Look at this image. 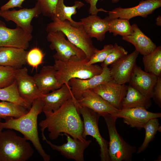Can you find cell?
<instances>
[{"mask_svg": "<svg viewBox=\"0 0 161 161\" xmlns=\"http://www.w3.org/2000/svg\"><path fill=\"white\" fill-rule=\"evenodd\" d=\"M44 54L37 47H34L28 51L27 55V63L33 68L36 69L43 62Z\"/></svg>", "mask_w": 161, "mask_h": 161, "instance_id": "cell-34", "label": "cell"}, {"mask_svg": "<svg viewBox=\"0 0 161 161\" xmlns=\"http://www.w3.org/2000/svg\"><path fill=\"white\" fill-rule=\"evenodd\" d=\"M152 98L159 106H161V75L157 77L156 83L154 87Z\"/></svg>", "mask_w": 161, "mask_h": 161, "instance_id": "cell-37", "label": "cell"}, {"mask_svg": "<svg viewBox=\"0 0 161 161\" xmlns=\"http://www.w3.org/2000/svg\"><path fill=\"white\" fill-rule=\"evenodd\" d=\"M56 70L54 66H43L39 73L33 77L36 85L42 95L60 88L55 76Z\"/></svg>", "mask_w": 161, "mask_h": 161, "instance_id": "cell-22", "label": "cell"}, {"mask_svg": "<svg viewBox=\"0 0 161 161\" xmlns=\"http://www.w3.org/2000/svg\"><path fill=\"white\" fill-rule=\"evenodd\" d=\"M132 32L127 36L122 37L123 40L132 44L135 50L143 55L152 52L157 47L156 44L141 31L136 24L132 25Z\"/></svg>", "mask_w": 161, "mask_h": 161, "instance_id": "cell-23", "label": "cell"}, {"mask_svg": "<svg viewBox=\"0 0 161 161\" xmlns=\"http://www.w3.org/2000/svg\"><path fill=\"white\" fill-rule=\"evenodd\" d=\"M151 105V98L144 96L130 85L128 86L126 95L122 103V109L141 107L146 109Z\"/></svg>", "mask_w": 161, "mask_h": 161, "instance_id": "cell-25", "label": "cell"}, {"mask_svg": "<svg viewBox=\"0 0 161 161\" xmlns=\"http://www.w3.org/2000/svg\"><path fill=\"white\" fill-rule=\"evenodd\" d=\"M107 126L109 136L108 153L111 161H131L136 148L126 142L118 133L115 123L117 118L111 114L103 117Z\"/></svg>", "mask_w": 161, "mask_h": 161, "instance_id": "cell-6", "label": "cell"}, {"mask_svg": "<svg viewBox=\"0 0 161 161\" xmlns=\"http://www.w3.org/2000/svg\"><path fill=\"white\" fill-rule=\"evenodd\" d=\"M41 14L40 8L37 2L35 6L31 8H24L18 10H1L0 16L7 21L14 22L17 26L32 33L33 27L31 24V21L34 18L38 17Z\"/></svg>", "mask_w": 161, "mask_h": 161, "instance_id": "cell-15", "label": "cell"}, {"mask_svg": "<svg viewBox=\"0 0 161 161\" xmlns=\"http://www.w3.org/2000/svg\"><path fill=\"white\" fill-rule=\"evenodd\" d=\"M29 110L24 107L6 101L0 102V118H18L26 114Z\"/></svg>", "mask_w": 161, "mask_h": 161, "instance_id": "cell-29", "label": "cell"}, {"mask_svg": "<svg viewBox=\"0 0 161 161\" xmlns=\"http://www.w3.org/2000/svg\"><path fill=\"white\" fill-rule=\"evenodd\" d=\"M17 69L0 65V88L7 87L15 80V75Z\"/></svg>", "mask_w": 161, "mask_h": 161, "instance_id": "cell-32", "label": "cell"}, {"mask_svg": "<svg viewBox=\"0 0 161 161\" xmlns=\"http://www.w3.org/2000/svg\"><path fill=\"white\" fill-rule=\"evenodd\" d=\"M0 11H1V10H0Z\"/></svg>", "mask_w": 161, "mask_h": 161, "instance_id": "cell-42", "label": "cell"}, {"mask_svg": "<svg viewBox=\"0 0 161 161\" xmlns=\"http://www.w3.org/2000/svg\"><path fill=\"white\" fill-rule=\"evenodd\" d=\"M112 80L109 68L106 66L103 68L102 72L99 75L86 79L72 78L69 80L68 84L74 97L77 100L84 92Z\"/></svg>", "mask_w": 161, "mask_h": 161, "instance_id": "cell-17", "label": "cell"}, {"mask_svg": "<svg viewBox=\"0 0 161 161\" xmlns=\"http://www.w3.org/2000/svg\"><path fill=\"white\" fill-rule=\"evenodd\" d=\"M65 37L61 31L48 32L47 39L50 43V48L56 52L53 56L55 60L66 61L86 58L84 52L66 40Z\"/></svg>", "mask_w": 161, "mask_h": 161, "instance_id": "cell-7", "label": "cell"}, {"mask_svg": "<svg viewBox=\"0 0 161 161\" xmlns=\"http://www.w3.org/2000/svg\"><path fill=\"white\" fill-rule=\"evenodd\" d=\"M1 118H0V132L2 131V130L3 129L1 126Z\"/></svg>", "mask_w": 161, "mask_h": 161, "instance_id": "cell-41", "label": "cell"}, {"mask_svg": "<svg viewBox=\"0 0 161 161\" xmlns=\"http://www.w3.org/2000/svg\"><path fill=\"white\" fill-rule=\"evenodd\" d=\"M64 135L66 137L67 142L61 145L53 144L46 138L44 141L52 149L59 152L66 158L76 161H83L84 151L92 143V140L82 141L72 138L69 135L66 134H62L61 136Z\"/></svg>", "mask_w": 161, "mask_h": 161, "instance_id": "cell-12", "label": "cell"}, {"mask_svg": "<svg viewBox=\"0 0 161 161\" xmlns=\"http://www.w3.org/2000/svg\"><path fill=\"white\" fill-rule=\"evenodd\" d=\"M28 51L23 49L0 47V65L18 69L27 63Z\"/></svg>", "mask_w": 161, "mask_h": 161, "instance_id": "cell-24", "label": "cell"}, {"mask_svg": "<svg viewBox=\"0 0 161 161\" xmlns=\"http://www.w3.org/2000/svg\"><path fill=\"white\" fill-rule=\"evenodd\" d=\"M156 24L157 25L160 26H161V17L160 16H159L156 19Z\"/></svg>", "mask_w": 161, "mask_h": 161, "instance_id": "cell-40", "label": "cell"}, {"mask_svg": "<svg viewBox=\"0 0 161 161\" xmlns=\"http://www.w3.org/2000/svg\"><path fill=\"white\" fill-rule=\"evenodd\" d=\"M112 115L123 119V122L132 128L140 130L150 120L161 117V114L153 113L141 107L122 109Z\"/></svg>", "mask_w": 161, "mask_h": 161, "instance_id": "cell-11", "label": "cell"}, {"mask_svg": "<svg viewBox=\"0 0 161 161\" xmlns=\"http://www.w3.org/2000/svg\"><path fill=\"white\" fill-rule=\"evenodd\" d=\"M127 51L123 47L119 46L117 43H115L113 45V49L102 63L101 66L102 68L108 66L127 55Z\"/></svg>", "mask_w": 161, "mask_h": 161, "instance_id": "cell-33", "label": "cell"}, {"mask_svg": "<svg viewBox=\"0 0 161 161\" xmlns=\"http://www.w3.org/2000/svg\"><path fill=\"white\" fill-rule=\"evenodd\" d=\"M88 61L86 58L66 61L55 60L53 66L56 70L55 76L60 85L68 84L72 78L86 79L102 72L103 68L101 66L95 64L87 65Z\"/></svg>", "mask_w": 161, "mask_h": 161, "instance_id": "cell-4", "label": "cell"}, {"mask_svg": "<svg viewBox=\"0 0 161 161\" xmlns=\"http://www.w3.org/2000/svg\"><path fill=\"white\" fill-rule=\"evenodd\" d=\"M157 76L147 72L136 65L129 81V85L145 97L151 98Z\"/></svg>", "mask_w": 161, "mask_h": 161, "instance_id": "cell-20", "label": "cell"}, {"mask_svg": "<svg viewBox=\"0 0 161 161\" xmlns=\"http://www.w3.org/2000/svg\"><path fill=\"white\" fill-rule=\"evenodd\" d=\"M161 127L158 118H154L149 120L145 126V135L144 141L138 148L137 153L139 154L145 151L150 142L153 140L158 131L161 132Z\"/></svg>", "mask_w": 161, "mask_h": 161, "instance_id": "cell-31", "label": "cell"}, {"mask_svg": "<svg viewBox=\"0 0 161 161\" xmlns=\"http://www.w3.org/2000/svg\"><path fill=\"white\" fill-rule=\"evenodd\" d=\"M113 48V45L108 44L104 45L103 49L101 50L97 49L89 60L86 62V64L90 65L97 63H102L112 51Z\"/></svg>", "mask_w": 161, "mask_h": 161, "instance_id": "cell-36", "label": "cell"}, {"mask_svg": "<svg viewBox=\"0 0 161 161\" xmlns=\"http://www.w3.org/2000/svg\"><path fill=\"white\" fill-rule=\"evenodd\" d=\"M77 101L79 106L89 108L103 117L120 110L91 90L84 92Z\"/></svg>", "mask_w": 161, "mask_h": 161, "instance_id": "cell-18", "label": "cell"}, {"mask_svg": "<svg viewBox=\"0 0 161 161\" xmlns=\"http://www.w3.org/2000/svg\"><path fill=\"white\" fill-rule=\"evenodd\" d=\"M41 14L52 18L55 17V10L58 0H36Z\"/></svg>", "mask_w": 161, "mask_h": 161, "instance_id": "cell-35", "label": "cell"}, {"mask_svg": "<svg viewBox=\"0 0 161 161\" xmlns=\"http://www.w3.org/2000/svg\"><path fill=\"white\" fill-rule=\"evenodd\" d=\"M139 54L135 50L111 65L110 74L114 82L121 84L129 82Z\"/></svg>", "mask_w": 161, "mask_h": 161, "instance_id": "cell-13", "label": "cell"}, {"mask_svg": "<svg viewBox=\"0 0 161 161\" xmlns=\"http://www.w3.org/2000/svg\"><path fill=\"white\" fill-rule=\"evenodd\" d=\"M80 21L85 30L91 38H95L99 41L105 38L108 31L109 21L107 16L101 18L97 15H91L82 18Z\"/></svg>", "mask_w": 161, "mask_h": 161, "instance_id": "cell-21", "label": "cell"}, {"mask_svg": "<svg viewBox=\"0 0 161 161\" xmlns=\"http://www.w3.org/2000/svg\"><path fill=\"white\" fill-rule=\"evenodd\" d=\"M98 0H85L87 3L90 5L89 12L91 15H97L99 12H108V11L104 10L102 8L98 9L96 7V4ZM120 0H111L113 3H116Z\"/></svg>", "mask_w": 161, "mask_h": 161, "instance_id": "cell-38", "label": "cell"}, {"mask_svg": "<svg viewBox=\"0 0 161 161\" xmlns=\"http://www.w3.org/2000/svg\"><path fill=\"white\" fill-rule=\"evenodd\" d=\"M0 100L21 105L27 108L29 111L32 105L20 95L15 80L10 85L0 88Z\"/></svg>", "mask_w": 161, "mask_h": 161, "instance_id": "cell-28", "label": "cell"}, {"mask_svg": "<svg viewBox=\"0 0 161 161\" xmlns=\"http://www.w3.org/2000/svg\"><path fill=\"white\" fill-rule=\"evenodd\" d=\"M44 114L58 110L69 99L75 98L68 84H64L60 88L43 95L41 97Z\"/></svg>", "mask_w": 161, "mask_h": 161, "instance_id": "cell-19", "label": "cell"}, {"mask_svg": "<svg viewBox=\"0 0 161 161\" xmlns=\"http://www.w3.org/2000/svg\"><path fill=\"white\" fill-rule=\"evenodd\" d=\"M161 6V0H145L140 1L138 5L128 8L117 7L108 11L109 19L120 18L129 21L133 17L140 16L147 17Z\"/></svg>", "mask_w": 161, "mask_h": 161, "instance_id": "cell-10", "label": "cell"}, {"mask_svg": "<svg viewBox=\"0 0 161 161\" xmlns=\"http://www.w3.org/2000/svg\"><path fill=\"white\" fill-rule=\"evenodd\" d=\"M128 86L119 84L112 80L100 84L91 89L118 109L122 108Z\"/></svg>", "mask_w": 161, "mask_h": 161, "instance_id": "cell-16", "label": "cell"}, {"mask_svg": "<svg viewBox=\"0 0 161 161\" xmlns=\"http://www.w3.org/2000/svg\"><path fill=\"white\" fill-rule=\"evenodd\" d=\"M15 80L20 95L30 105L35 99L43 95L39 90L33 77L28 74L26 67L17 69Z\"/></svg>", "mask_w": 161, "mask_h": 161, "instance_id": "cell-14", "label": "cell"}, {"mask_svg": "<svg viewBox=\"0 0 161 161\" xmlns=\"http://www.w3.org/2000/svg\"><path fill=\"white\" fill-rule=\"evenodd\" d=\"M108 18V31L112 33L114 36L119 35L123 37L131 34L132 27L129 21L120 18Z\"/></svg>", "mask_w": 161, "mask_h": 161, "instance_id": "cell-30", "label": "cell"}, {"mask_svg": "<svg viewBox=\"0 0 161 161\" xmlns=\"http://www.w3.org/2000/svg\"><path fill=\"white\" fill-rule=\"evenodd\" d=\"M32 38V33L18 26L14 29L8 28L0 20V47H11L26 50Z\"/></svg>", "mask_w": 161, "mask_h": 161, "instance_id": "cell-9", "label": "cell"}, {"mask_svg": "<svg viewBox=\"0 0 161 161\" xmlns=\"http://www.w3.org/2000/svg\"><path fill=\"white\" fill-rule=\"evenodd\" d=\"M43 103L41 97L35 99L31 107L26 114L18 118L9 117L1 123L3 129H11L18 131L27 140L30 141L44 161H49L50 156L43 149L38 137L37 119L42 112Z\"/></svg>", "mask_w": 161, "mask_h": 161, "instance_id": "cell-2", "label": "cell"}, {"mask_svg": "<svg viewBox=\"0 0 161 161\" xmlns=\"http://www.w3.org/2000/svg\"><path fill=\"white\" fill-rule=\"evenodd\" d=\"M24 137L11 129L0 132V161H26L34 150Z\"/></svg>", "mask_w": 161, "mask_h": 161, "instance_id": "cell-3", "label": "cell"}, {"mask_svg": "<svg viewBox=\"0 0 161 161\" xmlns=\"http://www.w3.org/2000/svg\"><path fill=\"white\" fill-rule=\"evenodd\" d=\"M78 110L83 119V137L87 135L95 139L100 147V156L102 161H111L108 153L109 142L101 136L99 130L98 122L100 116L97 113L87 107L78 106Z\"/></svg>", "mask_w": 161, "mask_h": 161, "instance_id": "cell-8", "label": "cell"}, {"mask_svg": "<svg viewBox=\"0 0 161 161\" xmlns=\"http://www.w3.org/2000/svg\"><path fill=\"white\" fill-rule=\"evenodd\" d=\"M25 0H9L7 3L2 5L0 10L4 11L15 7L22 8L21 4Z\"/></svg>", "mask_w": 161, "mask_h": 161, "instance_id": "cell-39", "label": "cell"}, {"mask_svg": "<svg viewBox=\"0 0 161 161\" xmlns=\"http://www.w3.org/2000/svg\"><path fill=\"white\" fill-rule=\"evenodd\" d=\"M51 19L52 21L49 23L46 27L47 32H62L70 42L84 52L89 61L97 48L81 24L79 26L75 27L67 20L61 21L56 17Z\"/></svg>", "mask_w": 161, "mask_h": 161, "instance_id": "cell-5", "label": "cell"}, {"mask_svg": "<svg viewBox=\"0 0 161 161\" xmlns=\"http://www.w3.org/2000/svg\"><path fill=\"white\" fill-rule=\"evenodd\" d=\"M84 5V4L82 2L76 1L74 2V4L72 6H67L64 4V0H58L54 17L57 18L61 21L67 20L73 26H79L81 24L80 21L78 22L73 21L72 16L77 13V9H80Z\"/></svg>", "mask_w": 161, "mask_h": 161, "instance_id": "cell-26", "label": "cell"}, {"mask_svg": "<svg viewBox=\"0 0 161 161\" xmlns=\"http://www.w3.org/2000/svg\"><path fill=\"white\" fill-rule=\"evenodd\" d=\"M78 106L77 100L72 98L57 110L45 114L46 118L39 124L43 140L46 138L44 132L46 129L51 140L57 139L64 133L74 139L82 141L86 140L82 136L83 124L80 115Z\"/></svg>", "mask_w": 161, "mask_h": 161, "instance_id": "cell-1", "label": "cell"}, {"mask_svg": "<svg viewBox=\"0 0 161 161\" xmlns=\"http://www.w3.org/2000/svg\"><path fill=\"white\" fill-rule=\"evenodd\" d=\"M144 71L157 76L161 75V47L159 46L150 53L143 55Z\"/></svg>", "mask_w": 161, "mask_h": 161, "instance_id": "cell-27", "label": "cell"}]
</instances>
